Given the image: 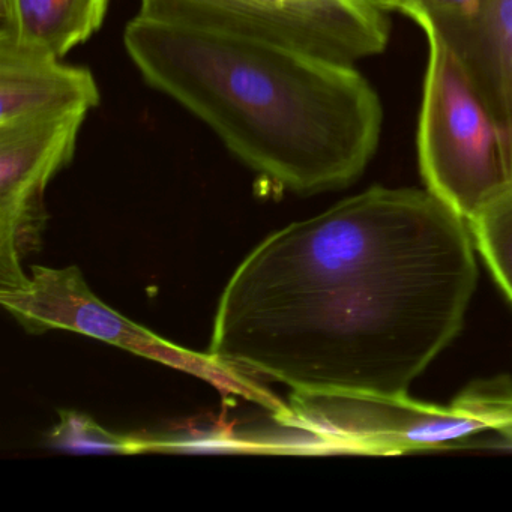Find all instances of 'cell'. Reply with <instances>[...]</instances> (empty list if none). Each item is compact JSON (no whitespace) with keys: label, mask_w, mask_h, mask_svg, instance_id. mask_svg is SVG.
<instances>
[{"label":"cell","mask_w":512,"mask_h":512,"mask_svg":"<svg viewBox=\"0 0 512 512\" xmlns=\"http://www.w3.org/2000/svg\"><path fill=\"white\" fill-rule=\"evenodd\" d=\"M469 227L485 265L512 301V185L488 202Z\"/></svg>","instance_id":"cell-11"},{"label":"cell","mask_w":512,"mask_h":512,"mask_svg":"<svg viewBox=\"0 0 512 512\" xmlns=\"http://www.w3.org/2000/svg\"><path fill=\"white\" fill-rule=\"evenodd\" d=\"M413 14L433 23L484 101L512 182V0H481L473 10L445 16Z\"/></svg>","instance_id":"cell-8"},{"label":"cell","mask_w":512,"mask_h":512,"mask_svg":"<svg viewBox=\"0 0 512 512\" xmlns=\"http://www.w3.org/2000/svg\"><path fill=\"white\" fill-rule=\"evenodd\" d=\"M101 94L88 68L46 53L0 46V128L70 113H89Z\"/></svg>","instance_id":"cell-9"},{"label":"cell","mask_w":512,"mask_h":512,"mask_svg":"<svg viewBox=\"0 0 512 512\" xmlns=\"http://www.w3.org/2000/svg\"><path fill=\"white\" fill-rule=\"evenodd\" d=\"M383 13L371 0H140L139 16L353 65L385 50L389 23Z\"/></svg>","instance_id":"cell-6"},{"label":"cell","mask_w":512,"mask_h":512,"mask_svg":"<svg viewBox=\"0 0 512 512\" xmlns=\"http://www.w3.org/2000/svg\"><path fill=\"white\" fill-rule=\"evenodd\" d=\"M476 281L461 215L430 190L373 187L242 260L208 353L292 392L407 394L460 334Z\"/></svg>","instance_id":"cell-1"},{"label":"cell","mask_w":512,"mask_h":512,"mask_svg":"<svg viewBox=\"0 0 512 512\" xmlns=\"http://www.w3.org/2000/svg\"><path fill=\"white\" fill-rule=\"evenodd\" d=\"M110 0H0V46L56 58L100 31Z\"/></svg>","instance_id":"cell-10"},{"label":"cell","mask_w":512,"mask_h":512,"mask_svg":"<svg viewBox=\"0 0 512 512\" xmlns=\"http://www.w3.org/2000/svg\"><path fill=\"white\" fill-rule=\"evenodd\" d=\"M496 433L503 440L499 446H502V448H512V425H506V427L497 430Z\"/></svg>","instance_id":"cell-14"},{"label":"cell","mask_w":512,"mask_h":512,"mask_svg":"<svg viewBox=\"0 0 512 512\" xmlns=\"http://www.w3.org/2000/svg\"><path fill=\"white\" fill-rule=\"evenodd\" d=\"M131 61L208 124L254 172L316 194L355 181L376 152L382 106L353 68L271 41L134 17Z\"/></svg>","instance_id":"cell-2"},{"label":"cell","mask_w":512,"mask_h":512,"mask_svg":"<svg viewBox=\"0 0 512 512\" xmlns=\"http://www.w3.org/2000/svg\"><path fill=\"white\" fill-rule=\"evenodd\" d=\"M88 113L0 128V289L28 280L22 263L40 250L49 214L44 194L71 163Z\"/></svg>","instance_id":"cell-7"},{"label":"cell","mask_w":512,"mask_h":512,"mask_svg":"<svg viewBox=\"0 0 512 512\" xmlns=\"http://www.w3.org/2000/svg\"><path fill=\"white\" fill-rule=\"evenodd\" d=\"M49 446L74 454H140L151 452V440L125 436L101 427L76 410H61L59 421L46 437Z\"/></svg>","instance_id":"cell-12"},{"label":"cell","mask_w":512,"mask_h":512,"mask_svg":"<svg viewBox=\"0 0 512 512\" xmlns=\"http://www.w3.org/2000/svg\"><path fill=\"white\" fill-rule=\"evenodd\" d=\"M287 404L280 424L308 434L319 454L448 449L512 425V388L500 382L473 386L449 406L358 391L292 392Z\"/></svg>","instance_id":"cell-3"},{"label":"cell","mask_w":512,"mask_h":512,"mask_svg":"<svg viewBox=\"0 0 512 512\" xmlns=\"http://www.w3.org/2000/svg\"><path fill=\"white\" fill-rule=\"evenodd\" d=\"M2 307L29 334L77 332L121 347L137 356L169 365L211 383L224 398H244L268 410L278 421L289 415V404L260 385L250 374L214 358L178 346L137 325L104 304L77 266H32L25 284L0 289Z\"/></svg>","instance_id":"cell-5"},{"label":"cell","mask_w":512,"mask_h":512,"mask_svg":"<svg viewBox=\"0 0 512 512\" xmlns=\"http://www.w3.org/2000/svg\"><path fill=\"white\" fill-rule=\"evenodd\" d=\"M410 19L428 41L418 128L422 179L427 190L469 223L512 185L499 131L433 23L422 14Z\"/></svg>","instance_id":"cell-4"},{"label":"cell","mask_w":512,"mask_h":512,"mask_svg":"<svg viewBox=\"0 0 512 512\" xmlns=\"http://www.w3.org/2000/svg\"><path fill=\"white\" fill-rule=\"evenodd\" d=\"M383 11H398L409 17L413 13L428 16H445V14L466 13L473 10L481 0H371Z\"/></svg>","instance_id":"cell-13"}]
</instances>
